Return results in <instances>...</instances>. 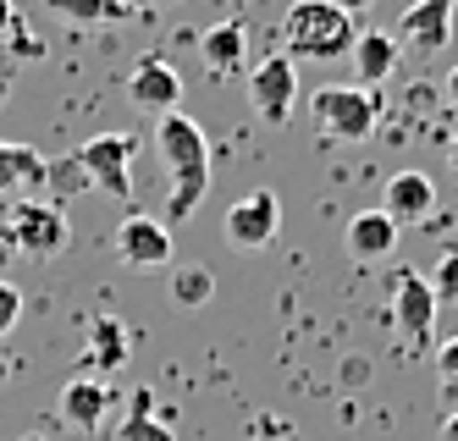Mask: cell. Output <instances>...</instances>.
Returning <instances> with one entry per match:
<instances>
[{
  "label": "cell",
  "instance_id": "f546056e",
  "mask_svg": "<svg viewBox=\"0 0 458 441\" xmlns=\"http://www.w3.org/2000/svg\"><path fill=\"white\" fill-rule=\"evenodd\" d=\"M453 172H458V139H453Z\"/></svg>",
  "mask_w": 458,
  "mask_h": 441
},
{
  "label": "cell",
  "instance_id": "ffe728a7",
  "mask_svg": "<svg viewBox=\"0 0 458 441\" xmlns=\"http://www.w3.org/2000/svg\"><path fill=\"white\" fill-rule=\"evenodd\" d=\"M116 441H177L166 420H155V397L149 392H133V414L122 420Z\"/></svg>",
  "mask_w": 458,
  "mask_h": 441
},
{
  "label": "cell",
  "instance_id": "4fadbf2b",
  "mask_svg": "<svg viewBox=\"0 0 458 441\" xmlns=\"http://www.w3.org/2000/svg\"><path fill=\"white\" fill-rule=\"evenodd\" d=\"M381 210L398 221V226L431 221V210H437V182L425 177V172H392L386 188H381Z\"/></svg>",
  "mask_w": 458,
  "mask_h": 441
},
{
  "label": "cell",
  "instance_id": "d4e9b609",
  "mask_svg": "<svg viewBox=\"0 0 458 441\" xmlns=\"http://www.w3.org/2000/svg\"><path fill=\"white\" fill-rule=\"evenodd\" d=\"M17 22H22V17L12 12V0H0V45H6V39H12V28H17Z\"/></svg>",
  "mask_w": 458,
  "mask_h": 441
},
{
  "label": "cell",
  "instance_id": "d6986e66",
  "mask_svg": "<svg viewBox=\"0 0 458 441\" xmlns=\"http://www.w3.org/2000/svg\"><path fill=\"white\" fill-rule=\"evenodd\" d=\"M89 364H100L106 376H116V369L127 364V326L116 320V315H100L89 326V353H83Z\"/></svg>",
  "mask_w": 458,
  "mask_h": 441
},
{
  "label": "cell",
  "instance_id": "9a60e30c",
  "mask_svg": "<svg viewBox=\"0 0 458 441\" xmlns=\"http://www.w3.org/2000/svg\"><path fill=\"white\" fill-rule=\"evenodd\" d=\"M398 39H392V33H381V28H370V33H359L353 39V50H348V61L359 66V83L365 89H381L392 72H398Z\"/></svg>",
  "mask_w": 458,
  "mask_h": 441
},
{
  "label": "cell",
  "instance_id": "2e32d148",
  "mask_svg": "<svg viewBox=\"0 0 458 441\" xmlns=\"http://www.w3.org/2000/svg\"><path fill=\"white\" fill-rule=\"evenodd\" d=\"M199 55H205V66H210L216 78H233L238 66L249 61V28L243 22H216V28H205Z\"/></svg>",
  "mask_w": 458,
  "mask_h": 441
},
{
  "label": "cell",
  "instance_id": "484cf974",
  "mask_svg": "<svg viewBox=\"0 0 458 441\" xmlns=\"http://www.w3.org/2000/svg\"><path fill=\"white\" fill-rule=\"evenodd\" d=\"M442 89H447V106L458 111V66H453V72H447V83H442Z\"/></svg>",
  "mask_w": 458,
  "mask_h": 441
},
{
  "label": "cell",
  "instance_id": "52a82bcc",
  "mask_svg": "<svg viewBox=\"0 0 458 441\" xmlns=\"http://www.w3.org/2000/svg\"><path fill=\"white\" fill-rule=\"evenodd\" d=\"M116 259L127 270H160V265H172V226L144 216V210H127L116 221Z\"/></svg>",
  "mask_w": 458,
  "mask_h": 441
},
{
  "label": "cell",
  "instance_id": "e0dca14e",
  "mask_svg": "<svg viewBox=\"0 0 458 441\" xmlns=\"http://www.w3.org/2000/svg\"><path fill=\"white\" fill-rule=\"evenodd\" d=\"M39 182H50V160L34 144H0V193L39 188Z\"/></svg>",
  "mask_w": 458,
  "mask_h": 441
},
{
  "label": "cell",
  "instance_id": "44dd1931",
  "mask_svg": "<svg viewBox=\"0 0 458 441\" xmlns=\"http://www.w3.org/2000/svg\"><path fill=\"white\" fill-rule=\"evenodd\" d=\"M210 293H216V276L205 265H182L172 276V303L177 310H199V303H210Z\"/></svg>",
  "mask_w": 458,
  "mask_h": 441
},
{
  "label": "cell",
  "instance_id": "277c9868",
  "mask_svg": "<svg viewBox=\"0 0 458 441\" xmlns=\"http://www.w3.org/2000/svg\"><path fill=\"white\" fill-rule=\"evenodd\" d=\"M0 237L28 259H50L72 243V221L61 205H50V199H12V205L0 210Z\"/></svg>",
  "mask_w": 458,
  "mask_h": 441
},
{
  "label": "cell",
  "instance_id": "603a6c76",
  "mask_svg": "<svg viewBox=\"0 0 458 441\" xmlns=\"http://www.w3.org/2000/svg\"><path fill=\"white\" fill-rule=\"evenodd\" d=\"M17 320H22V293L12 282H0V336H12Z\"/></svg>",
  "mask_w": 458,
  "mask_h": 441
},
{
  "label": "cell",
  "instance_id": "5bb4252c",
  "mask_svg": "<svg viewBox=\"0 0 458 441\" xmlns=\"http://www.w3.org/2000/svg\"><path fill=\"white\" fill-rule=\"evenodd\" d=\"M398 232H403V226L376 205V210L348 216V226H343V249H348L359 265H376V259H386L392 249H398Z\"/></svg>",
  "mask_w": 458,
  "mask_h": 441
},
{
  "label": "cell",
  "instance_id": "7c38bea8",
  "mask_svg": "<svg viewBox=\"0 0 458 441\" xmlns=\"http://www.w3.org/2000/svg\"><path fill=\"white\" fill-rule=\"evenodd\" d=\"M55 409H61V420H67L78 436H94V430L106 425V414L116 409V392H111L106 381H94V376H78V381L61 386Z\"/></svg>",
  "mask_w": 458,
  "mask_h": 441
},
{
  "label": "cell",
  "instance_id": "83f0119b",
  "mask_svg": "<svg viewBox=\"0 0 458 441\" xmlns=\"http://www.w3.org/2000/svg\"><path fill=\"white\" fill-rule=\"evenodd\" d=\"M447 441H458V414H453V420H447Z\"/></svg>",
  "mask_w": 458,
  "mask_h": 441
},
{
  "label": "cell",
  "instance_id": "5b68a950",
  "mask_svg": "<svg viewBox=\"0 0 458 441\" xmlns=\"http://www.w3.org/2000/svg\"><path fill=\"white\" fill-rule=\"evenodd\" d=\"M139 139L133 132H94L89 144H78L72 165L94 182V188H106L111 199H133V160H139Z\"/></svg>",
  "mask_w": 458,
  "mask_h": 441
},
{
  "label": "cell",
  "instance_id": "ba28073f",
  "mask_svg": "<svg viewBox=\"0 0 458 441\" xmlns=\"http://www.w3.org/2000/svg\"><path fill=\"white\" fill-rule=\"evenodd\" d=\"M437 310L442 303H437V293H431L425 276H414V270H398V276H392V315H398V331L420 353L431 348V336H437Z\"/></svg>",
  "mask_w": 458,
  "mask_h": 441
},
{
  "label": "cell",
  "instance_id": "30bf717a",
  "mask_svg": "<svg viewBox=\"0 0 458 441\" xmlns=\"http://www.w3.org/2000/svg\"><path fill=\"white\" fill-rule=\"evenodd\" d=\"M127 99H133L139 111H149V116H166L182 99V72L166 55H144L133 72H127Z\"/></svg>",
  "mask_w": 458,
  "mask_h": 441
},
{
  "label": "cell",
  "instance_id": "8992f818",
  "mask_svg": "<svg viewBox=\"0 0 458 441\" xmlns=\"http://www.w3.org/2000/svg\"><path fill=\"white\" fill-rule=\"evenodd\" d=\"M249 99H254L259 122L282 127V122L293 116V106H299V61H287L282 50L266 55V61L249 72Z\"/></svg>",
  "mask_w": 458,
  "mask_h": 441
},
{
  "label": "cell",
  "instance_id": "6da1fadb",
  "mask_svg": "<svg viewBox=\"0 0 458 441\" xmlns=\"http://www.w3.org/2000/svg\"><path fill=\"white\" fill-rule=\"evenodd\" d=\"M155 149L160 160H166V172H172V193H166V216L160 221H188L193 210H199V199L210 193V139H205V127L182 116V111H166L155 127Z\"/></svg>",
  "mask_w": 458,
  "mask_h": 441
},
{
  "label": "cell",
  "instance_id": "9c48e42d",
  "mask_svg": "<svg viewBox=\"0 0 458 441\" xmlns=\"http://www.w3.org/2000/svg\"><path fill=\"white\" fill-rule=\"evenodd\" d=\"M276 232H282V199L271 188H254L226 210V243L233 249H266Z\"/></svg>",
  "mask_w": 458,
  "mask_h": 441
},
{
  "label": "cell",
  "instance_id": "7402d4cb",
  "mask_svg": "<svg viewBox=\"0 0 458 441\" xmlns=\"http://www.w3.org/2000/svg\"><path fill=\"white\" fill-rule=\"evenodd\" d=\"M431 293H437V303H453V298H458V249L437 259V276H431Z\"/></svg>",
  "mask_w": 458,
  "mask_h": 441
},
{
  "label": "cell",
  "instance_id": "f1b7e54d",
  "mask_svg": "<svg viewBox=\"0 0 458 441\" xmlns=\"http://www.w3.org/2000/svg\"><path fill=\"white\" fill-rule=\"evenodd\" d=\"M6 94H12V83H6V78H0V106H6Z\"/></svg>",
  "mask_w": 458,
  "mask_h": 441
},
{
  "label": "cell",
  "instance_id": "ac0fdd59",
  "mask_svg": "<svg viewBox=\"0 0 458 441\" xmlns=\"http://www.w3.org/2000/svg\"><path fill=\"white\" fill-rule=\"evenodd\" d=\"M45 6H50L55 17H67V22H83V28H100V22H139V17H144L133 0H45Z\"/></svg>",
  "mask_w": 458,
  "mask_h": 441
},
{
  "label": "cell",
  "instance_id": "7a4b0ae2",
  "mask_svg": "<svg viewBox=\"0 0 458 441\" xmlns=\"http://www.w3.org/2000/svg\"><path fill=\"white\" fill-rule=\"evenodd\" d=\"M359 39V28L332 0H293L282 17V55L287 61H343Z\"/></svg>",
  "mask_w": 458,
  "mask_h": 441
},
{
  "label": "cell",
  "instance_id": "8fae6325",
  "mask_svg": "<svg viewBox=\"0 0 458 441\" xmlns=\"http://www.w3.org/2000/svg\"><path fill=\"white\" fill-rule=\"evenodd\" d=\"M453 12H458V0H414V6L398 17V33H392V39L414 45L420 55H437V50L453 45Z\"/></svg>",
  "mask_w": 458,
  "mask_h": 441
},
{
  "label": "cell",
  "instance_id": "cb8c5ba5",
  "mask_svg": "<svg viewBox=\"0 0 458 441\" xmlns=\"http://www.w3.org/2000/svg\"><path fill=\"white\" fill-rule=\"evenodd\" d=\"M437 369H442L447 381H458V336H453V343H442V348H437Z\"/></svg>",
  "mask_w": 458,
  "mask_h": 441
},
{
  "label": "cell",
  "instance_id": "4316f807",
  "mask_svg": "<svg viewBox=\"0 0 458 441\" xmlns=\"http://www.w3.org/2000/svg\"><path fill=\"white\" fill-rule=\"evenodd\" d=\"M332 6H343V12L353 17V12H370V0H332Z\"/></svg>",
  "mask_w": 458,
  "mask_h": 441
},
{
  "label": "cell",
  "instance_id": "3957f363",
  "mask_svg": "<svg viewBox=\"0 0 458 441\" xmlns=\"http://www.w3.org/2000/svg\"><path fill=\"white\" fill-rule=\"evenodd\" d=\"M310 116L326 139L337 144H365L370 132L381 127V89H365V83H326L315 89L310 99Z\"/></svg>",
  "mask_w": 458,
  "mask_h": 441
}]
</instances>
